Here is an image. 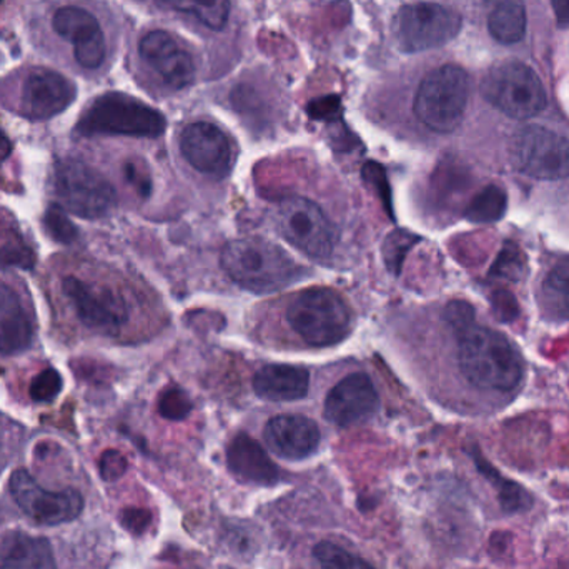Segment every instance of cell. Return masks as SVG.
<instances>
[{
	"instance_id": "obj_1",
	"label": "cell",
	"mask_w": 569,
	"mask_h": 569,
	"mask_svg": "<svg viewBox=\"0 0 569 569\" xmlns=\"http://www.w3.org/2000/svg\"><path fill=\"white\" fill-rule=\"evenodd\" d=\"M33 49L77 76H100L110 63L109 30L93 0H39L26 19Z\"/></svg>"
},
{
	"instance_id": "obj_2",
	"label": "cell",
	"mask_w": 569,
	"mask_h": 569,
	"mask_svg": "<svg viewBox=\"0 0 569 569\" xmlns=\"http://www.w3.org/2000/svg\"><path fill=\"white\" fill-rule=\"evenodd\" d=\"M455 337L461 373L473 387L511 391L523 380L521 355L500 331L475 323Z\"/></svg>"
},
{
	"instance_id": "obj_3",
	"label": "cell",
	"mask_w": 569,
	"mask_h": 569,
	"mask_svg": "<svg viewBox=\"0 0 569 569\" xmlns=\"http://www.w3.org/2000/svg\"><path fill=\"white\" fill-rule=\"evenodd\" d=\"M76 99L73 80L52 67L20 66L0 80V100L7 109L32 122L53 119Z\"/></svg>"
},
{
	"instance_id": "obj_4",
	"label": "cell",
	"mask_w": 569,
	"mask_h": 569,
	"mask_svg": "<svg viewBox=\"0 0 569 569\" xmlns=\"http://www.w3.org/2000/svg\"><path fill=\"white\" fill-rule=\"evenodd\" d=\"M227 276L253 293L282 290L301 276V269L282 247L262 237L233 240L222 252Z\"/></svg>"
},
{
	"instance_id": "obj_5",
	"label": "cell",
	"mask_w": 569,
	"mask_h": 569,
	"mask_svg": "<svg viewBox=\"0 0 569 569\" xmlns=\"http://www.w3.org/2000/svg\"><path fill=\"white\" fill-rule=\"evenodd\" d=\"M166 129V117L159 110L122 92H107L93 99L76 126V132L82 137L123 136L157 139L163 136Z\"/></svg>"
},
{
	"instance_id": "obj_6",
	"label": "cell",
	"mask_w": 569,
	"mask_h": 569,
	"mask_svg": "<svg viewBox=\"0 0 569 569\" xmlns=\"http://www.w3.org/2000/svg\"><path fill=\"white\" fill-rule=\"evenodd\" d=\"M287 323L308 347L340 343L351 331V310L330 288H308L288 303Z\"/></svg>"
},
{
	"instance_id": "obj_7",
	"label": "cell",
	"mask_w": 569,
	"mask_h": 569,
	"mask_svg": "<svg viewBox=\"0 0 569 569\" xmlns=\"http://www.w3.org/2000/svg\"><path fill=\"white\" fill-rule=\"evenodd\" d=\"M468 99L470 77L461 67L447 63L421 80L415 97V113L433 132H453L463 120Z\"/></svg>"
},
{
	"instance_id": "obj_8",
	"label": "cell",
	"mask_w": 569,
	"mask_h": 569,
	"mask_svg": "<svg viewBox=\"0 0 569 569\" xmlns=\"http://www.w3.org/2000/svg\"><path fill=\"white\" fill-rule=\"evenodd\" d=\"M53 193L63 210L86 220L102 219L116 207L112 183L87 163L66 159L57 162L52 179Z\"/></svg>"
},
{
	"instance_id": "obj_9",
	"label": "cell",
	"mask_w": 569,
	"mask_h": 569,
	"mask_svg": "<svg viewBox=\"0 0 569 569\" xmlns=\"http://www.w3.org/2000/svg\"><path fill=\"white\" fill-rule=\"evenodd\" d=\"M485 99L513 119H531L547 107L540 77L521 62H503L488 70L481 82Z\"/></svg>"
},
{
	"instance_id": "obj_10",
	"label": "cell",
	"mask_w": 569,
	"mask_h": 569,
	"mask_svg": "<svg viewBox=\"0 0 569 569\" xmlns=\"http://www.w3.org/2000/svg\"><path fill=\"white\" fill-rule=\"evenodd\" d=\"M461 16L435 2L401 7L393 19V36L400 50L425 52L451 42L461 30Z\"/></svg>"
},
{
	"instance_id": "obj_11",
	"label": "cell",
	"mask_w": 569,
	"mask_h": 569,
	"mask_svg": "<svg viewBox=\"0 0 569 569\" xmlns=\"http://www.w3.org/2000/svg\"><path fill=\"white\" fill-rule=\"evenodd\" d=\"M277 227L287 242L305 256L323 260L333 253L335 229L323 210L303 197L283 200L277 210Z\"/></svg>"
},
{
	"instance_id": "obj_12",
	"label": "cell",
	"mask_w": 569,
	"mask_h": 569,
	"mask_svg": "<svg viewBox=\"0 0 569 569\" xmlns=\"http://www.w3.org/2000/svg\"><path fill=\"white\" fill-rule=\"evenodd\" d=\"M515 167L525 176L538 180H565L569 177V139L530 126L515 136L511 146Z\"/></svg>"
},
{
	"instance_id": "obj_13",
	"label": "cell",
	"mask_w": 569,
	"mask_h": 569,
	"mask_svg": "<svg viewBox=\"0 0 569 569\" xmlns=\"http://www.w3.org/2000/svg\"><path fill=\"white\" fill-rule=\"evenodd\" d=\"M10 493L27 517L46 527L69 523L79 518L83 510V498L79 491L73 488L43 490L27 470H17L12 475Z\"/></svg>"
},
{
	"instance_id": "obj_14",
	"label": "cell",
	"mask_w": 569,
	"mask_h": 569,
	"mask_svg": "<svg viewBox=\"0 0 569 569\" xmlns=\"http://www.w3.org/2000/svg\"><path fill=\"white\" fill-rule=\"evenodd\" d=\"M62 288L77 317L90 330L117 335L129 320L126 301L109 287L66 277Z\"/></svg>"
},
{
	"instance_id": "obj_15",
	"label": "cell",
	"mask_w": 569,
	"mask_h": 569,
	"mask_svg": "<svg viewBox=\"0 0 569 569\" xmlns=\"http://www.w3.org/2000/svg\"><path fill=\"white\" fill-rule=\"evenodd\" d=\"M183 159L203 176L222 180L232 170L233 153L229 137L210 122H193L180 136Z\"/></svg>"
},
{
	"instance_id": "obj_16",
	"label": "cell",
	"mask_w": 569,
	"mask_h": 569,
	"mask_svg": "<svg viewBox=\"0 0 569 569\" xmlns=\"http://www.w3.org/2000/svg\"><path fill=\"white\" fill-rule=\"evenodd\" d=\"M380 407L377 388L367 373H351L338 381L325 398L323 415L335 427L365 423Z\"/></svg>"
},
{
	"instance_id": "obj_17",
	"label": "cell",
	"mask_w": 569,
	"mask_h": 569,
	"mask_svg": "<svg viewBox=\"0 0 569 569\" xmlns=\"http://www.w3.org/2000/svg\"><path fill=\"white\" fill-rule=\"evenodd\" d=\"M139 57L167 87L186 89L196 77V63L166 30H152L139 40Z\"/></svg>"
},
{
	"instance_id": "obj_18",
	"label": "cell",
	"mask_w": 569,
	"mask_h": 569,
	"mask_svg": "<svg viewBox=\"0 0 569 569\" xmlns=\"http://www.w3.org/2000/svg\"><path fill=\"white\" fill-rule=\"evenodd\" d=\"M267 445L284 460L298 461L311 457L320 445V428L303 415H279L263 431Z\"/></svg>"
},
{
	"instance_id": "obj_19",
	"label": "cell",
	"mask_w": 569,
	"mask_h": 569,
	"mask_svg": "<svg viewBox=\"0 0 569 569\" xmlns=\"http://www.w3.org/2000/svg\"><path fill=\"white\" fill-rule=\"evenodd\" d=\"M36 320L19 291L0 282V355L23 353L32 345Z\"/></svg>"
},
{
	"instance_id": "obj_20",
	"label": "cell",
	"mask_w": 569,
	"mask_h": 569,
	"mask_svg": "<svg viewBox=\"0 0 569 569\" xmlns=\"http://www.w3.org/2000/svg\"><path fill=\"white\" fill-rule=\"evenodd\" d=\"M230 471L246 483L272 487L279 481L280 471L267 451L249 435H237L227 451Z\"/></svg>"
},
{
	"instance_id": "obj_21",
	"label": "cell",
	"mask_w": 569,
	"mask_h": 569,
	"mask_svg": "<svg viewBox=\"0 0 569 569\" xmlns=\"http://www.w3.org/2000/svg\"><path fill=\"white\" fill-rule=\"evenodd\" d=\"M310 373L295 365H267L253 378V390L262 400L297 401L307 397Z\"/></svg>"
},
{
	"instance_id": "obj_22",
	"label": "cell",
	"mask_w": 569,
	"mask_h": 569,
	"mask_svg": "<svg viewBox=\"0 0 569 569\" xmlns=\"http://www.w3.org/2000/svg\"><path fill=\"white\" fill-rule=\"evenodd\" d=\"M0 569H57L46 538L10 533L0 543Z\"/></svg>"
},
{
	"instance_id": "obj_23",
	"label": "cell",
	"mask_w": 569,
	"mask_h": 569,
	"mask_svg": "<svg viewBox=\"0 0 569 569\" xmlns=\"http://www.w3.org/2000/svg\"><path fill=\"white\" fill-rule=\"evenodd\" d=\"M488 29L505 46L520 42L527 33L523 0H487Z\"/></svg>"
},
{
	"instance_id": "obj_24",
	"label": "cell",
	"mask_w": 569,
	"mask_h": 569,
	"mask_svg": "<svg viewBox=\"0 0 569 569\" xmlns=\"http://www.w3.org/2000/svg\"><path fill=\"white\" fill-rule=\"evenodd\" d=\"M475 463H477L478 471L493 485L497 490L498 501H500L501 510L507 515L527 513L533 508V497L523 485L517 481L508 480L507 477L500 473L493 465L488 463L480 453L475 451Z\"/></svg>"
},
{
	"instance_id": "obj_25",
	"label": "cell",
	"mask_w": 569,
	"mask_h": 569,
	"mask_svg": "<svg viewBox=\"0 0 569 569\" xmlns=\"http://www.w3.org/2000/svg\"><path fill=\"white\" fill-rule=\"evenodd\" d=\"M540 307L550 320L569 321V259L560 260L545 277Z\"/></svg>"
},
{
	"instance_id": "obj_26",
	"label": "cell",
	"mask_w": 569,
	"mask_h": 569,
	"mask_svg": "<svg viewBox=\"0 0 569 569\" xmlns=\"http://www.w3.org/2000/svg\"><path fill=\"white\" fill-rule=\"evenodd\" d=\"M33 263L36 253L23 239L16 220L0 212V267L30 270Z\"/></svg>"
},
{
	"instance_id": "obj_27",
	"label": "cell",
	"mask_w": 569,
	"mask_h": 569,
	"mask_svg": "<svg viewBox=\"0 0 569 569\" xmlns=\"http://www.w3.org/2000/svg\"><path fill=\"white\" fill-rule=\"evenodd\" d=\"M162 9L187 13L212 30H220L229 22V0H156Z\"/></svg>"
},
{
	"instance_id": "obj_28",
	"label": "cell",
	"mask_w": 569,
	"mask_h": 569,
	"mask_svg": "<svg viewBox=\"0 0 569 569\" xmlns=\"http://www.w3.org/2000/svg\"><path fill=\"white\" fill-rule=\"evenodd\" d=\"M508 196L497 186H488L475 196L465 217L475 223L500 222L507 213Z\"/></svg>"
},
{
	"instance_id": "obj_29",
	"label": "cell",
	"mask_w": 569,
	"mask_h": 569,
	"mask_svg": "<svg viewBox=\"0 0 569 569\" xmlns=\"http://www.w3.org/2000/svg\"><path fill=\"white\" fill-rule=\"evenodd\" d=\"M313 555L323 569H375L367 561L333 543L317 545Z\"/></svg>"
},
{
	"instance_id": "obj_30",
	"label": "cell",
	"mask_w": 569,
	"mask_h": 569,
	"mask_svg": "<svg viewBox=\"0 0 569 569\" xmlns=\"http://www.w3.org/2000/svg\"><path fill=\"white\" fill-rule=\"evenodd\" d=\"M43 227H46L47 233L62 246H70L79 239V230L73 226L72 220L67 219L62 207H49L43 216Z\"/></svg>"
},
{
	"instance_id": "obj_31",
	"label": "cell",
	"mask_w": 569,
	"mask_h": 569,
	"mask_svg": "<svg viewBox=\"0 0 569 569\" xmlns=\"http://www.w3.org/2000/svg\"><path fill=\"white\" fill-rule=\"evenodd\" d=\"M525 272V257L513 243H507L498 256L497 262L491 267L490 276L493 279L518 280Z\"/></svg>"
},
{
	"instance_id": "obj_32",
	"label": "cell",
	"mask_w": 569,
	"mask_h": 569,
	"mask_svg": "<svg viewBox=\"0 0 569 569\" xmlns=\"http://www.w3.org/2000/svg\"><path fill=\"white\" fill-rule=\"evenodd\" d=\"M62 387L63 381L59 371L56 368H46L30 383V398L37 403H49V401L59 397Z\"/></svg>"
},
{
	"instance_id": "obj_33",
	"label": "cell",
	"mask_w": 569,
	"mask_h": 569,
	"mask_svg": "<svg viewBox=\"0 0 569 569\" xmlns=\"http://www.w3.org/2000/svg\"><path fill=\"white\" fill-rule=\"evenodd\" d=\"M192 410L189 395L180 388H167L159 401V411L167 420H183Z\"/></svg>"
},
{
	"instance_id": "obj_34",
	"label": "cell",
	"mask_w": 569,
	"mask_h": 569,
	"mask_svg": "<svg viewBox=\"0 0 569 569\" xmlns=\"http://www.w3.org/2000/svg\"><path fill=\"white\" fill-rule=\"evenodd\" d=\"M445 321L448 327L451 328L453 335L460 333V331L467 330L471 325L477 323V317H475L473 307L467 301H451L448 307L445 308Z\"/></svg>"
},
{
	"instance_id": "obj_35",
	"label": "cell",
	"mask_w": 569,
	"mask_h": 569,
	"mask_svg": "<svg viewBox=\"0 0 569 569\" xmlns=\"http://www.w3.org/2000/svg\"><path fill=\"white\" fill-rule=\"evenodd\" d=\"M491 305H493V311L498 320L503 321V323L517 320L518 315H520L517 298L511 291H495L493 297H491Z\"/></svg>"
},
{
	"instance_id": "obj_36",
	"label": "cell",
	"mask_w": 569,
	"mask_h": 569,
	"mask_svg": "<svg viewBox=\"0 0 569 569\" xmlns=\"http://www.w3.org/2000/svg\"><path fill=\"white\" fill-rule=\"evenodd\" d=\"M100 475L106 481H117L127 471V460L116 450L106 451L100 458Z\"/></svg>"
},
{
	"instance_id": "obj_37",
	"label": "cell",
	"mask_w": 569,
	"mask_h": 569,
	"mask_svg": "<svg viewBox=\"0 0 569 569\" xmlns=\"http://www.w3.org/2000/svg\"><path fill=\"white\" fill-rule=\"evenodd\" d=\"M152 521L150 511L143 508H127L122 513V525L130 533H143Z\"/></svg>"
},
{
	"instance_id": "obj_38",
	"label": "cell",
	"mask_w": 569,
	"mask_h": 569,
	"mask_svg": "<svg viewBox=\"0 0 569 569\" xmlns=\"http://www.w3.org/2000/svg\"><path fill=\"white\" fill-rule=\"evenodd\" d=\"M385 257H387V263L390 266L393 262L395 256L398 252V260L405 259L407 250L410 249L411 242H408L407 233H395V236L388 237L387 243H385Z\"/></svg>"
},
{
	"instance_id": "obj_39",
	"label": "cell",
	"mask_w": 569,
	"mask_h": 569,
	"mask_svg": "<svg viewBox=\"0 0 569 569\" xmlns=\"http://www.w3.org/2000/svg\"><path fill=\"white\" fill-rule=\"evenodd\" d=\"M126 172L129 182L132 183L140 193H149L150 180L142 176V170L137 167V163H127Z\"/></svg>"
},
{
	"instance_id": "obj_40",
	"label": "cell",
	"mask_w": 569,
	"mask_h": 569,
	"mask_svg": "<svg viewBox=\"0 0 569 569\" xmlns=\"http://www.w3.org/2000/svg\"><path fill=\"white\" fill-rule=\"evenodd\" d=\"M511 548V535L503 533V531H497L490 540V553L493 557H505L507 550Z\"/></svg>"
},
{
	"instance_id": "obj_41",
	"label": "cell",
	"mask_w": 569,
	"mask_h": 569,
	"mask_svg": "<svg viewBox=\"0 0 569 569\" xmlns=\"http://www.w3.org/2000/svg\"><path fill=\"white\" fill-rule=\"evenodd\" d=\"M558 26L569 27V0H551Z\"/></svg>"
},
{
	"instance_id": "obj_42",
	"label": "cell",
	"mask_w": 569,
	"mask_h": 569,
	"mask_svg": "<svg viewBox=\"0 0 569 569\" xmlns=\"http://www.w3.org/2000/svg\"><path fill=\"white\" fill-rule=\"evenodd\" d=\"M10 152H12V143L0 132V160H6Z\"/></svg>"
},
{
	"instance_id": "obj_43",
	"label": "cell",
	"mask_w": 569,
	"mask_h": 569,
	"mask_svg": "<svg viewBox=\"0 0 569 569\" xmlns=\"http://www.w3.org/2000/svg\"><path fill=\"white\" fill-rule=\"evenodd\" d=\"M0 2H2V0H0Z\"/></svg>"
}]
</instances>
